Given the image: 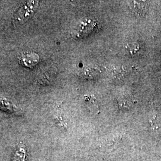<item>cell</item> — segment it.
<instances>
[{"label": "cell", "instance_id": "cell-3", "mask_svg": "<svg viewBox=\"0 0 161 161\" xmlns=\"http://www.w3.org/2000/svg\"><path fill=\"white\" fill-rule=\"evenodd\" d=\"M25 150L22 148H20L16 151L12 158V161H24L25 158Z\"/></svg>", "mask_w": 161, "mask_h": 161}, {"label": "cell", "instance_id": "cell-2", "mask_svg": "<svg viewBox=\"0 0 161 161\" xmlns=\"http://www.w3.org/2000/svg\"><path fill=\"white\" fill-rule=\"evenodd\" d=\"M21 64L28 68H32L39 61V57L37 54L33 52H27L23 54L20 58Z\"/></svg>", "mask_w": 161, "mask_h": 161}, {"label": "cell", "instance_id": "cell-1", "mask_svg": "<svg viewBox=\"0 0 161 161\" xmlns=\"http://www.w3.org/2000/svg\"><path fill=\"white\" fill-rule=\"evenodd\" d=\"M38 1H29L20 6L14 14V21L17 24L26 22L36 12L38 7Z\"/></svg>", "mask_w": 161, "mask_h": 161}, {"label": "cell", "instance_id": "cell-4", "mask_svg": "<svg viewBox=\"0 0 161 161\" xmlns=\"http://www.w3.org/2000/svg\"><path fill=\"white\" fill-rule=\"evenodd\" d=\"M97 74V72L94 70V69H86L83 71V75L86 78H94V75Z\"/></svg>", "mask_w": 161, "mask_h": 161}]
</instances>
